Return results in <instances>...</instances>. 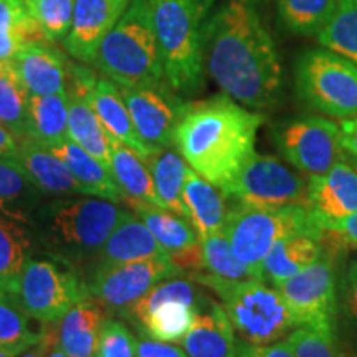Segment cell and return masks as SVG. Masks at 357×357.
Returning a JSON list of instances; mask_svg holds the SVG:
<instances>
[{
    "instance_id": "6da1fadb",
    "label": "cell",
    "mask_w": 357,
    "mask_h": 357,
    "mask_svg": "<svg viewBox=\"0 0 357 357\" xmlns=\"http://www.w3.org/2000/svg\"><path fill=\"white\" fill-rule=\"evenodd\" d=\"M207 68L223 93L248 109L278 102L283 70L273 38L245 0H230L202 25Z\"/></svg>"
},
{
    "instance_id": "7a4b0ae2",
    "label": "cell",
    "mask_w": 357,
    "mask_h": 357,
    "mask_svg": "<svg viewBox=\"0 0 357 357\" xmlns=\"http://www.w3.org/2000/svg\"><path fill=\"white\" fill-rule=\"evenodd\" d=\"M263 114L222 95L187 102L174 144L190 169L222 192L255 154Z\"/></svg>"
},
{
    "instance_id": "3957f363",
    "label": "cell",
    "mask_w": 357,
    "mask_h": 357,
    "mask_svg": "<svg viewBox=\"0 0 357 357\" xmlns=\"http://www.w3.org/2000/svg\"><path fill=\"white\" fill-rule=\"evenodd\" d=\"M95 66L121 88L164 79L149 0H131L98 48Z\"/></svg>"
},
{
    "instance_id": "277c9868",
    "label": "cell",
    "mask_w": 357,
    "mask_h": 357,
    "mask_svg": "<svg viewBox=\"0 0 357 357\" xmlns=\"http://www.w3.org/2000/svg\"><path fill=\"white\" fill-rule=\"evenodd\" d=\"M192 280L220 298L235 333L247 344H271L300 328L278 289L261 280H225L211 273H195Z\"/></svg>"
},
{
    "instance_id": "5b68a950",
    "label": "cell",
    "mask_w": 357,
    "mask_h": 357,
    "mask_svg": "<svg viewBox=\"0 0 357 357\" xmlns=\"http://www.w3.org/2000/svg\"><path fill=\"white\" fill-rule=\"evenodd\" d=\"M223 234L235 257L248 268L253 278L263 281V260L276 242L296 235H307L321 242L324 229L321 217L310 207L257 208L238 204L227 212Z\"/></svg>"
},
{
    "instance_id": "8992f818",
    "label": "cell",
    "mask_w": 357,
    "mask_h": 357,
    "mask_svg": "<svg viewBox=\"0 0 357 357\" xmlns=\"http://www.w3.org/2000/svg\"><path fill=\"white\" fill-rule=\"evenodd\" d=\"M164 79L174 91L204 88V15L187 0H149Z\"/></svg>"
},
{
    "instance_id": "52a82bcc",
    "label": "cell",
    "mask_w": 357,
    "mask_h": 357,
    "mask_svg": "<svg viewBox=\"0 0 357 357\" xmlns=\"http://www.w3.org/2000/svg\"><path fill=\"white\" fill-rule=\"evenodd\" d=\"M128 211L106 199L58 200L40 211L47 243L65 255H89L105 243Z\"/></svg>"
},
{
    "instance_id": "ba28073f",
    "label": "cell",
    "mask_w": 357,
    "mask_h": 357,
    "mask_svg": "<svg viewBox=\"0 0 357 357\" xmlns=\"http://www.w3.org/2000/svg\"><path fill=\"white\" fill-rule=\"evenodd\" d=\"M296 88L312 109L337 119L357 118V65L331 50H307L296 65Z\"/></svg>"
},
{
    "instance_id": "9c48e42d",
    "label": "cell",
    "mask_w": 357,
    "mask_h": 357,
    "mask_svg": "<svg viewBox=\"0 0 357 357\" xmlns=\"http://www.w3.org/2000/svg\"><path fill=\"white\" fill-rule=\"evenodd\" d=\"M205 300L207 296L190 280L172 276L151 288L123 318L131 321L144 337L181 342Z\"/></svg>"
},
{
    "instance_id": "30bf717a",
    "label": "cell",
    "mask_w": 357,
    "mask_h": 357,
    "mask_svg": "<svg viewBox=\"0 0 357 357\" xmlns=\"http://www.w3.org/2000/svg\"><path fill=\"white\" fill-rule=\"evenodd\" d=\"M223 194L257 208L310 207L306 178L268 154H253Z\"/></svg>"
},
{
    "instance_id": "8fae6325",
    "label": "cell",
    "mask_w": 357,
    "mask_h": 357,
    "mask_svg": "<svg viewBox=\"0 0 357 357\" xmlns=\"http://www.w3.org/2000/svg\"><path fill=\"white\" fill-rule=\"evenodd\" d=\"M88 296L86 283L75 268L50 260L25 261L19 278V305L40 323H55L75 303Z\"/></svg>"
},
{
    "instance_id": "7c38bea8",
    "label": "cell",
    "mask_w": 357,
    "mask_h": 357,
    "mask_svg": "<svg viewBox=\"0 0 357 357\" xmlns=\"http://www.w3.org/2000/svg\"><path fill=\"white\" fill-rule=\"evenodd\" d=\"M333 252L324 248L314 263L301 270L276 289L287 303L300 326H311L321 331L336 334V266Z\"/></svg>"
},
{
    "instance_id": "4fadbf2b",
    "label": "cell",
    "mask_w": 357,
    "mask_h": 357,
    "mask_svg": "<svg viewBox=\"0 0 357 357\" xmlns=\"http://www.w3.org/2000/svg\"><path fill=\"white\" fill-rule=\"evenodd\" d=\"M178 275L182 271L167 257H155L121 265L96 266L84 283L88 296L105 307V311L123 316L151 288Z\"/></svg>"
},
{
    "instance_id": "5bb4252c",
    "label": "cell",
    "mask_w": 357,
    "mask_h": 357,
    "mask_svg": "<svg viewBox=\"0 0 357 357\" xmlns=\"http://www.w3.org/2000/svg\"><path fill=\"white\" fill-rule=\"evenodd\" d=\"M281 155L310 177L323 176L344 158L341 128L331 119L306 116L294 119L276 134Z\"/></svg>"
},
{
    "instance_id": "9a60e30c",
    "label": "cell",
    "mask_w": 357,
    "mask_h": 357,
    "mask_svg": "<svg viewBox=\"0 0 357 357\" xmlns=\"http://www.w3.org/2000/svg\"><path fill=\"white\" fill-rule=\"evenodd\" d=\"M167 82L121 88L137 136L151 151L174 144V134L187 102L174 95Z\"/></svg>"
},
{
    "instance_id": "2e32d148",
    "label": "cell",
    "mask_w": 357,
    "mask_h": 357,
    "mask_svg": "<svg viewBox=\"0 0 357 357\" xmlns=\"http://www.w3.org/2000/svg\"><path fill=\"white\" fill-rule=\"evenodd\" d=\"M131 0H75L65 50L84 63H93L102 38L121 19Z\"/></svg>"
},
{
    "instance_id": "e0dca14e",
    "label": "cell",
    "mask_w": 357,
    "mask_h": 357,
    "mask_svg": "<svg viewBox=\"0 0 357 357\" xmlns=\"http://www.w3.org/2000/svg\"><path fill=\"white\" fill-rule=\"evenodd\" d=\"M12 63L29 95L48 96L66 91V60L47 40L22 45Z\"/></svg>"
},
{
    "instance_id": "ac0fdd59",
    "label": "cell",
    "mask_w": 357,
    "mask_h": 357,
    "mask_svg": "<svg viewBox=\"0 0 357 357\" xmlns=\"http://www.w3.org/2000/svg\"><path fill=\"white\" fill-rule=\"evenodd\" d=\"M181 347L189 357H238L240 344L222 303L207 298L194 324L182 337Z\"/></svg>"
},
{
    "instance_id": "d6986e66",
    "label": "cell",
    "mask_w": 357,
    "mask_h": 357,
    "mask_svg": "<svg viewBox=\"0 0 357 357\" xmlns=\"http://www.w3.org/2000/svg\"><path fill=\"white\" fill-rule=\"evenodd\" d=\"M310 208L323 218L334 220L357 212V167L342 158L323 176L307 182Z\"/></svg>"
},
{
    "instance_id": "ffe728a7",
    "label": "cell",
    "mask_w": 357,
    "mask_h": 357,
    "mask_svg": "<svg viewBox=\"0 0 357 357\" xmlns=\"http://www.w3.org/2000/svg\"><path fill=\"white\" fill-rule=\"evenodd\" d=\"M15 159L40 192L47 194L84 195L83 187L68 166L43 142L25 136L19 139Z\"/></svg>"
},
{
    "instance_id": "44dd1931",
    "label": "cell",
    "mask_w": 357,
    "mask_h": 357,
    "mask_svg": "<svg viewBox=\"0 0 357 357\" xmlns=\"http://www.w3.org/2000/svg\"><path fill=\"white\" fill-rule=\"evenodd\" d=\"M155 257L169 258L166 250L160 247L144 222L128 212L105 240V243L96 250V266L121 265V263Z\"/></svg>"
},
{
    "instance_id": "7402d4cb",
    "label": "cell",
    "mask_w": 357,
    "mask_h": 357,
    "mask_svg": "<svg viewBox=\"0 0 357 357\" xmlns=\"http://www.w3.org/2000/svg\"><path fill=\"white\" fill-rule=\"evenodd\" d=\"M105 319V307L93 298H83L55 321L58 344L68 357H95Z\"/></svg>"
},
{
    "instance_id": "603a6c76",
    "label": "cell",
    "mask_w": 357,
    "mask_h": 357,
    "mask_svg": "<svg viewBox=\"0 0 357 357\" xmlns=\"http://www.w3.org/2000/svg\"><path fill=\"white\" fill-rule=\"evenodd\" d=\"M88 100L96 116L100 118L101 124L113 139L131 147L134 153L139 154L142 159L154 153L137 136L131 114H129L126 102L123 100L121 89H118L116 83L105 77H98L95 86L89 91Z\"/></svg>"
},
{
    "instance_id": "cb8c5ba5",
    "label": "cell",
    "mask_w": 357,
    "mask_h": 357,
    "mask_svg": "<svg viewBox=\"0 0 357 357\" xmlns=\"http://www.w3.org/2000/svg\"><path fill=\"white\" fill-rule=\"evenodd\" d=\"M182 197L187 208V218L197 231L199 238L223 231L227 218L225 194L218 187L189 167Z\"/></svg>"
},
{
    "instance_id": "d4e9b609",
    "label": "cell",
    "mask_w": 357,
    "mask_h": 357,
    "mask_svg": "<svg viewBox=\"0 0 357 357\" xmlns=\"http://www.w3.org/2000/svg\"><path fill=\"white\" fill-rule=\"evenodd\" d=\"M50 149L68 166L71 174L83 187L84 195H95V197L113 200V202H124L123 192L113 181L109 167L93 158L82 146L66 137L65 141Z\"/></svg>"
},
{
    "instance_id": "484cf974",
    "label": "cell",
    "mask_w": 357,
    "mask_h": 357,
    "mask_svg": "<svg viewBox=\"0 0 357 357\" xmlns=\"http://www.w3.org/2000/svg\"><path fill=\"white\" fill-rule=\"evenodd\" d=\"M109 172L118 189L123 192L124 202H137L162 207L155 194L153 177L146 160L131 147L113 139L111 144Z\"/></svg>"
},
{
    "instance_id": "4316f807",
    "label": "cell",
    "mask_w": 357,
    "mask_h": 357,
    "mask_svg": "<svg viewBox=\"0 0 357 357\" xmlns=\"http://www.w3.org/2000/svg\"><path fill=\"white\" fill-rule=\"evenodd\" d=\"M68 93V137L78 146H82L86 153L96 158L100 162L109 167L111 144L113 137L109 136L95 109L91 108L88 100V93L66 89Z\"/></svg>"
},
{
    "instance_id": "83f0119b",
    "label": "cell",
    "mask_w": 357,
    "mask_h": 357,
    "mask_svg": "<svg viewBox=\"0 0 357 357\" xmlns=\"http://www.w3.org/2000/svg\"><path fill=\"white\" fill-rule=\"evenodd\" d=\"M323 252L324 247L321 242L307 235L288 236V238L280 240L270 248L263 260V280H268L276 287L314 263L323 255Z\"/></svg>"
},
{
    "instance_id": "f1b7e54d",
    "label": "cell",
    "mask_w": 357,
    "mask_h": 357,
    "mask_svg": "<svg viewBox=\"0 0 357 357\" xmlns=\"http://www.w3.org/2000/svg\"><path fill=\"white\" fill-rule=\"evenodd\" d=\"M144 160L149 167L155 194H158L162 208L176 213L178 217L187 218L182 189H184L189 166L185 164L184 158L176 151L164 147V149L154 151Z\"/></svg>"
},
{
    "instance_id": "f546056e",
    "label": "cell",
    "mask_w": 357,
    "mask_h": 357,
    "mask_svg": "<svg viewBox=\"0 0 357 357\" xmlns=\"http://www.w3.org/2000/svg\"><path fill=\"white\" fill-rule=\"evenodd\" d=\"M68 93L37 96L29 95V132L48 147L60 144L68 137Z\"/></svg>"
},
{
    "instance_id": "4dcf8cb0",
    "label": "cell",
    "mask_w": 357,
    "mask_h": 357,
    "mask_svg": "<svg viewBox=\"0 0 357 357\" xmlns=\"http://www.w3.org/2000/svg\"><path fill=\"white\" fill-rule=\"evenodd\" d=\"M134 213L144 222V225L155 236L160 247L167 252V255L182 252V250L194 247L200 242L197 231L192 223L184 217L166 211L155 205L126 202Z\"/></svg>"
},
{
    "instance_id": "1f68e13d",
    "label": "cell",
    "mask_w": 357,
    "mask_h": 357,
    "mask_svg": "<svg viewBox=\"0 0 357 357\" xmlns=\"http://www.w3.org/2000/svg\"><path fill=\"white\" fill-rule=\"evenodd\" d=\"M38 189L15 158H0V212L19 223L30 222Z\"/></svg>"
},
{
    "instance_id": "d6a6232c",
    "label": "cell",
    "mask_w": 357,
    "mask_h": 357,
    "mask_svg": "<svg viewBox=\"0 0 357 357\" xmlns=\"http://www.w3.org/2000/svg\"><path fill=\"white\" fill-rule=\"evenodd\" d=\"M0 124L17 139L29 132V91L22 84L12 60H0Z\"/></svg>"
},
{
    "instance_id": "836d02e7",
    "label": "cell",
    "mask_w": 357,
    "mask_h": 357,
    "mask_svg": "<svg viewBox=\"0 0 357 357\" xmlns=\"http://www.w3.org/2000/svg\"><path fill=\"white\" fill-rule=\"evenodd\" d=\"M45 40L26 0H0V60H12L22 45Z\"/></svg>"
},
{
    "instance_id": "e575fe53",
    "label": "cell",
    "mask_w": 357,
    "mask_h": 357,
    "mask_svg": "<svg viewBox=\"0 0 357 357\" xmlns=\"http://www.w3.org/2000/svg\"><path fill=\"white\" fill-rule=\"evenodd\" d=\"M30 242L22 223L0 212V281L19 294V278L25 261L30 258ZM19 300V298H17Z\"/></svg>"
},
{
    "instance_id": "d590c367",
    "label": "cell",
    "mask_w": 357,
    "mask_h": 357,
    "mask_svg": "<svg viewBox=\"0 0 357 357\" xmlns=\"http://www.w3.org/2000/svg\"><path fill=\"white\" fill-rule=\"evenodd\" d=\"M318 40L326 50L357 65V0H339L336 12L318 33Z\"/></svg>"
},
{
    "instance_id": "8d00e7d4",
    "label": "cell",
    "mask_w": 357,
    "mask_h": 357,
    "mask_svg": "<svg viewBox=\"0 0 357 357\" xmlns=\"http://www.w3.org/2000/svg\"><path fill=\"white\" fill-rule=\"evenodd\" d=\"M339 0H278L280 17L298 35H318L336 12Z\"/></svg>"
},
{
    "instance_id": "74e56055",
    "label": "cell",
    "mask_w": 357,
    "mask_h": 357,
    "mask_svg": "<svg viewBox=\"0 0 357 357\" xmlns=\"http://www.w3.org/2000/svg\"><path fill=\"white\" fill-rule=\"evenodd\" d=\"M24 307L17 301H0V346L24 352L43 339L42 328L33 329Z\"/></svg>"
},
{
    "instance_id": "f35d334b",
    "label": "cell",
    "mask_w": 357,
    "mask_h": 357,
    "mask_svg": "<svg viewBox=\"0 0 357 357\" xmlns=\"http://www.w3.org/2000/svg\"><path fill=\"white\" fill-rule=\"evenodd\" d=\"M200 242H202L204 250V268L208 273L225 280L253 278L248 268L235 257L229 238L223 231L200 238Z\"/></svg>"
},
{
    "instance_id": "ab89813d",
    "label": "cell",
    "mask_w": 357,
    "mask_h": 357,
    "mask_svg": "<svg viewBox=\"0 0 357 357\" xmlns=\"http://www.w3.org/2000/svg\"><path fill=\"white\" fill-rule=\"evenodd\" d=\"M75 0H26L30 15L47 42H63L70 32Z\"/></svg>"
},
{
    "instance_id": "60d3db41",
    "label": "cell",
    "mask_w": 357,
    "mask_h": 357,
    "mask_svg": "<svg viewBox=\"0 0 357 357\" xmlns=\"http://www.w3.org/2000/svg\"><path fill=\"white\" fill-rule=\"evenodd\" d=\"M294 357H344L336 346V334L311 326H300L288 334Z\"/></svg>"
},
{
    "instance_id": "b9f144b4",
    "label": "cell",
    "mask_w": 357,
    "mask_h": 357,
    "mask_svg": "<svg viewBox=\"0 0 357 357\" xmlns=\"http://www.w3.org/2000/svg\"><path fill=\"white\" fill-rule=\"evenodd\" d=\"M137 339L123 321L106 318L101 326L95 357H136Z\"/></svg>"
},
{
    "instance_id": "7bdbcfd3",
    "label": "cell",
    "mask_w": 357,
    "mask_h": 357,
    "mask_svg": "<svg viewBox=\"0 0 357 357\" xmlns=\"http://www.w3.org/2000/svg\"><path fill=\"white\" fill-rule=\"evenodd\" d=\"M323 229L321 245L329 252L336 253L341 250L357 248V212L334 220H323Z\"/></svg>"
},
{
    "instance_id": "ee69618b",
    "label": "cell",
    "mask_w": 357,
    "mask_h": 357,
    "mask_svg": "<svg viewBox=\"0 0 357 357\" xmlns=\"http://www.w3.org/2000/svg\"><path fill=\"white\" fill-rule=\"evenodd\" d=\"M136 357H189L187 352L174 344L158 339L142 337L136 344Z\"/></svg>"
},
{
    "instance_id": "f6af8a7d",
    "label": "cell",
    "mask_w": 357,
    "mask_h": 357,
    "mask_svg": "<svg viewBox=\"0 0 357 357\" xmlns=\"http://www.w3.org/2000/svg\"><path fill=\"white\" fill-rule=\"evenodd\" d=\"M344 298L346 306L349 310L351 316L357 319V260H352L346 271V283H344Z\"/></svg>"
},
{
    "instance_id": "bcb514c9",
    "label": "cell",
    "mask_w": 357,
    "mask_h": 357,
    "mask_svg": "<svg viewBox=\"0 0 357 357\" xmlns=\"http://www.w3.org/2000/svg\"><path fill=\"white\" fill-rule=\"evenodd\" d=\"M341 146L346 154L357 159V118L342 119L341 123Z\"/></svg>"
},
{
    "instance_id": "7dc6e473",
    "label": "cell",
    "mask_w": 357,
    "mask_h": 357,
    "mask_svg": "<svg viewBox=\"0 0 357 357\" xmlns=\"http://www.w3.org/2000/svg\"><path fill=\"white\" fill-rule=\"evenodd\" d=\"M252 357H294L288 339L271 342L265 346H252Z\"/></svg>"
},
{
    "instance_id": "c3c4849f",
    "label": "cell",
    "mask_w": 357,
    "mask_h": 357,
    "mask_svg": "<svg viewBox=\"0 0 357 357\" xmlns=\"http://www.w3.org/2000/svg\"><path fill=\"white\" fill-rule=\"evenodd\" d=\"M19 149V139L0 124V158H15Z\"/></svg>"
},
{
    "instance_id": "681fc988",
    "label": "cell",
    "mask_w": 357,
    "mask_h": 357,
    "mask_svg": "<svg viewBox=\"0 0 357 357\" xmlns=\"http://www.w3.org/2000/svg\"><path fill=\"white\" fill-rule=\"evenodd\" d=\"M43 324H45V329H47V339H48L47 357H68L63 352V349H61L60 344H58L55 323H43Z\"/></svg>"
},
{
    "instance_id": "f907efd6",
    "label": "cell",
    "mask_w": 357,
    "mask_h": 357,
    "mask_svg": "<svg viewBox=\"0 0 357 357\" xmlns=\"http://www.w3.org/2000/svg\"><path fill=\"white\" fill-rule=\"evenodd\" d=\"M43 329H45V324H43ZM47 352H48V339H47V329H45L42 341L37 342V344L30 346L29 349L20 352L17 357H47Z\"/></svg>"
},
{
    "instance_id": "816d5d0a",
    "label": "cell",
    "mask_w": 357,
    "mask_h": 357,
    "mask_svg": "<svg viewBox=\"0 0 357 357\" xmlns=\"http://www.w3.org/2000/svg\"><path fill=\"white\" fill-rule=\"evenodd\" d=\"M187 2H190L192 6H194L200 13H202V15H205L208 8H211L212 3L215 2V0H187Z\"/></svg>"
},
{
    "instance_id": "f5cc1de1",
    "label": "cell",
    "mask_w": 357,
    "mask_h": 357,
    "mask_svg": "<svg viewBox=\"0 0 357 357\" xmlns=\"http://www.w3.org/2000/svg\"><path fill=\"white\" fill-rule=\"evenodd\" d=\"M0 301H17L19 303L15 294H13L10 289H8L6 284L2 283V281H0Z\"/></svg>"
},
{
    "instance_id": "db71d44e",
    "label": "cell",
    "mask_w": 357,
    "mask_h": 357,
    "mask_svg": "<svg viewBox=\"0 0 357 357\" xmlns=\"http://www.w3.org/2000/svg\"><path fill=\"white\" fill-rule=\"evenodd\" d=\"M20 352L13 351V349H8V347H3L0 346V357H17Z\"/></svg>"
},
{
    "instance_id": "11a10c76",
    "label": "cell",
    "mask_w": 357,
    "mask_h": 357,
    "mask_svg": "<svg viewBox=\"0 0 357 357\" xmlns=\"http://www.w3.org/2000/svg\"><path fill=\"white\" fill-rule=\"evenodd\" d=\"M238 357H252V344H242L240 347V352H238Z\"/></svg>"
},
{
    "instance_id": "9f6ffc18",
    "label": "cell",
    "mask_w": 357,
    "mask_h": 357,
    "mask_svg": "<svg viewBox=\"0 0 357 357\" xmlns=\"http://www.w3.org/2000/svg\"><path fill=\"white\" fill-rule=\"evenodd\" d=\"M245 2H252V0H245Z\"/></svg>"
},
{
    "instance_id": "6f0895ef",
    "label": "cell",
    "mask_w": 357,
    "mask_h": 357,
    "mask_svg": "<svg viewBox=\"0 0 357 357\" xmlns=\"http://www.w3.org/2000/svg\"><path fill=\"white\" fill-rule=\"evenodd\" d=\"M351 357H357V354L356 356H351Z\"/></svg>"
}]
</instances>
